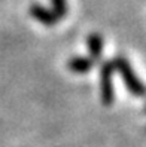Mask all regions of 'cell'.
<instances>
[{
    "label": "cell",
    "instance_id": "1",
    "mask_svg": "<svg viewBox=\"0 0 146 147\" xmlns=\"http://www.w3.org/2000/svg\"><path fill=\"white\" fill-rule=\"evenodd\" d=\"M112 63H113V67H115V71L119 73L124 85L127 86L128 92L131 95H134V97H145L146 95V86L142 83V80L139 77L136 76L131 64L128 63V59L122 55H118Z\"/></svg>",
    "mask_w": 146,
    "mask_h": 147
},
{
    "label": "cell",
    "instance_id": "2",
    "mask_svg": "<svg viewBox=\"0 0 146 147\" xmlns=\"http://www.w3.org/2000/svg\"><path fill=\"white\" fill-rule=\"evenodd\" d=\"M113 73L115 67L112 61H103L100 64V100L105 106H110L115 101L113 88Z\"/></svg>",
    "mask_w": 146,
    "mask_h": 147
},
{
    "label": "cell",
    "instance_id": "3",
    "mask_svg": "<svg viewBox=\"0 0 146 147\" xmlns=\"http://www.w3.org/2000/svg\"><path fill=\"white\" fill-rule=\"evenodd\" d=\"M29 13L37 22L45 25V27H54V25H57V22H58V18L55 16V13L51 9H48V7L39 5V3H33L29 7Z\"/></svg>",
    "mask_w": 146,
    "mask_h": 147
},
{
    "label": "cell",
    "instance_id": "4",
    "mask_svg": "<svg viewBox=\"0 0 146 147\" xmlns=\"http://www.w3.org/2000/svg\"><path fill=\"white\" fill-rule=\"evenodd\" d=\"M94 65H96V63H94L90 57H72L67 61L69 70H70L72 73H75V74L90 73Z\"/></svg>",
    "mask_w": 146,
    "mask_h": 147
},
{
    "label": "cell",
    "instance_id": "5",
    "mask_svg": "<svg viewBox=\"0 0 146 147\" xmlns=\"http://www.w3.org/2000/svg\"><path fill=\"white\" fill-rule=\"evenodd\" d=\"M103 46H105V40L98 33H91L87 37V48L90 52V58L94 63H97L101 59L103 55Z\"/></svg>",
    "mask_w": 146,
    "mask_h": 147
},
{
    "label": "cell",
    "instance_id": "6",
    "mask_svg": "<svg viewBox=\"0 0 146 147\" xmlns=\"http://www.w3.org/2000/svg\"><path fill=\"white\" fill-rule=\"evenodd\" d=\"M51 6H52V11L55 13V16L58 20L64 18L69 12V5H67V0H51Z\"/></svg>",
    "mask_w": 146,
    "mask_h": 147
},
{
    "label": "cell",
    "instance_id": "7",
    "mask_svg": "<svg viewBox=\"0 0 146 147\" xmlns=\"http://www.w3.org/2000/svg\"><path fill=\"white\" fill-rule=\"evenodd\" d=\"M145 111H146V107H145Z\"/></svg>",
    "mask_w": 146,
    "mask_h": 147
}]
</instances>
